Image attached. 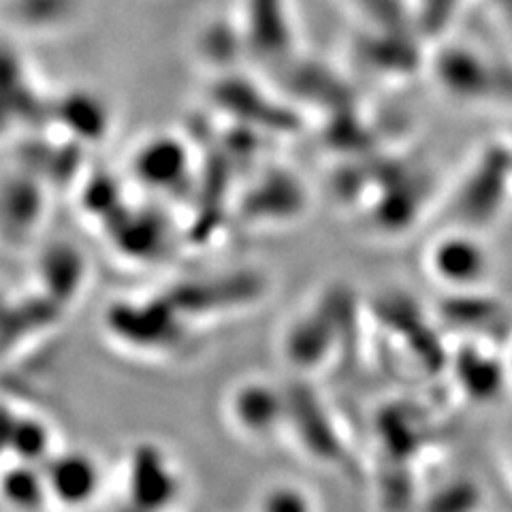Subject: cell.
<instances>
[{"label": "cell", "instance_id": "obj_1", "mask_svg": "<svg viewBox=\"0 0 512 512\" xmlns=\"http://www.w3.org/2000/svg\"><path fill=\"white\" fill-rule=\"evenodd\" d=\"M50 502L69 510L88 508L103 489V468L86 451H64L43 468Z\"/></svg>", "mask_w": 512, "mask_h": 512}, {"label": "cell", "instance_id": "obj_4", "mask_svg": "<svg viewBox=\"0 0 512 512\" xmlns=\"http://www.w3.org/2000/svg\"><path fill=\"white\" fill-rule=\"evenodd\" d=\"M28 463L30 461H18V468L3 478V487H0L7 504L18 508V512H32L52 504L45 472L32 470Z\"/></svg>", "mask_w": 512, "mask_h": 512}, {"label": "cell", "instance_id": "obj_2", "mask_svg": "<svg viewBox=\"0 0 512 512\" xmlns=\"http://www.w3.org/2000/svg\"><path fill=\"white\" fill-rule=\"evenodd\" d=\"M284 402L280 391L265 380H244L229 393L227 416L237 434L267 440L282 423Z\"/></svg>", "mask_w": 512, "mask_h": 512}, {"label": "cell", "instance_id": "obj_3", "mask_svg": "<svg viewBox=\"0 0 512 512\" xmlns=\"http://www.w3.org/2000/svg\"><path fill=\"white\" fill-rule=\"evenodd\" d=\"M436 274L451 284H472L483 278L487 259L483 250L470 242H446L434 254Z\"/></svg>", "mask_w": 512, "mask_h": 512}, {"label": "cell", "instance_id": "obj_5", "mask_svg": "<svg viewBox=\"0 0 512 512\" xmlns=\"http://www.w3.org/2000/svg\"><path fill=\"white\" fill-rule=\"evenodd\" d=\"M254 512H318L314 495L293 480H274L256 495Z\"/></svg>", "mask_w": 512, "mask_h": 512}, {"label": "cell", "instance_id": "obj_6", "mask_svg": "<svg viewBox=\"0 0 512 512\" xmlns=\"http://www.w3.org/2000/svg\"><path fill=\"white\" fill-rule=\"evenodd\" d=\"M510 372H512V357H510Z\"/></svg>", "mask_w": 512, "mask_h": 512}]
</instances>
